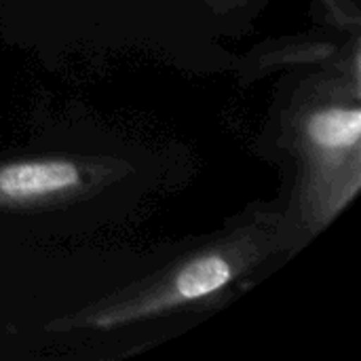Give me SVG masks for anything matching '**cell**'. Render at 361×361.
<instances>
[{
  "mask_svg": "<svg viewBox=\"0 0 361 361\" xmlns=\"http://www.w3.org/2000/svg\"><path fill=\"white\" fill-rule=\"evenodd\" d=\"M245 260L247 254L241 245L203 252L178 267L176 273L161 279L144 294L99 311L89 319V326L97 330H114L209 298L222 292L243 271Z\"/></svg>",
  "mask_w": 361,
  "mask_h": 361,
  "instance_id": "1",
  "label": "cell"
},
{
  "mask_svg": "<svg viewBox=\"0 0 361 361\" xmlns=\"http://www.w3.org/2000/svg\"><path fill=\"white\" fill-rule=\"evenodd\" d=\"M82 169L68 159H27L0 165V205H30L82 186Z\"/></svg>",
  "mask_w": 361,
  "mask_h": 361,
  "instance_id": "2",
  "label": "cell"
},
{
  "mask_svg": "<svg viewBox=\"0 0 361 361\" xmlns=\"http://www.w3.org/2000/svg\"><path fill=\"white\" fill-rule=\"evenodd\" d=\"M305 135L315 150L326 154L357 150L361 140V110L357 106L322 108L309 116Z\"/></svg>",
  "mask_w": 361,
  "mask_h": 361,
  "instance_id": "3",
  "label": "cell"
}]
</instances>
